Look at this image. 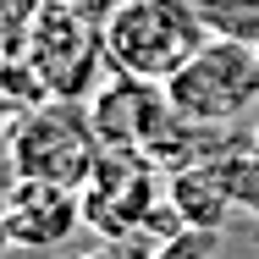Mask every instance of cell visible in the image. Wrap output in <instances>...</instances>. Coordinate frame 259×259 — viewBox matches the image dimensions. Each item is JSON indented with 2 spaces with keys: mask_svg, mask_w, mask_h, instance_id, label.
<instances>
[{
  "mask_svg": "<svg viewBox=\"0 0 259 259\" xmlns=\"http://www.w3.org/2000/svg\"><path fill=\"white\" fill-rule=\"evenodd\" d=\"M94 116H83L77 100H45L28 110L22 121L6 127V160L11 177H39V182H61V188H89L100 149L94 144Z\"/></svg>",
  "mask_w": 259,
  "mask_h": 259,
  "instance_id": "2",
  "label": "cell"
},
{
  "mask_svg": "<svg viewBox=\"0 0 259 259\" xmlns=\"http://www.w3.org/2000/svg\"><path fill=\"white\" fill-rule=\"evenodd\" d=\"M45 100H55L45 72L28 61V55H0V127L22 121L28 110H39Z\"/></svg>",
  "mask_w": 259,
  "mask_h": 259,
  "instance_id": "8",
  "label": "cell"
},
{
  "mask_svg": "<svg viewBox=\"0 0 259 259\" xmlns=\"http://www.w3.org/2000/svg\"><path fill=\"white\" fill-rule=\"evenodd\" d=\"M171 209L182 215V226L193 232H215L232 209V182L226 171H209V165H188L171 177Z\"/></svg>",
  "mask_w": 259,
  "mask_h": 259,
  "instance_id": "7",
  "label": "cell"
},
{
  "mask_svg": "<svg viewBox=\"0 0 259 259\" xmlns=\"http://www.w3.org/2000/svg\"><path fill=\"white\" fill-rule=\"evenodd\" d=\"M66 6H72L77 17H89V22H94V17H110V11L121 6V0H66Z\"/></svg>",
  "mask_w": 259,
  "mask_h": 259,
  "instance_id": "10",
  "label": "cell"
},
{
  "mask_svg": "<svg viewBox=\"0 0 259 259\" xmlns=\"http://www.w3.org/2000/svg\"><path fill=\"white\" fill-rule=\"evenodd\" d=\"M6 248H17V243H11V226H6V209H0V254Z\"/></svg>",
  "mask_w": 259,
  "mask_h": 259,
  "instance_id": "11",
  "label": "cell"
},
{
  "mask_svg": "<svg viewBox=\"0 0 259 259\" xmlns=\"http://www.w3.org/2000/svg\"><path fill=\"white\" fill-rule=\"evenodd\" d=\"M100 55H105V33L89 28V17H77L66 0H50L39 17H33V33H28V61L45 72L55 100H77L94 89L100 77Z\"/></svg>",
  "mask_w": 259,
  "mask_h": 259,
  "instance_id": "4",
  "label": "cell"
},
{
  "mask_svg": "<svg viewBox=\"0 0 259 259\" xmlns=\"http://www.w3.org/2000/svg\"><path fill=\"white\" fill-rule=\"evenodd\" d=\"M149 209H155V193H149V165H144V155L105 144L100 165L89 177V193H83V226H100L105 237H121Z\"/></svg>",
  "mask_w": 259,
  "mask_h": 259,
  "instance_id": "5",
  "label": "cell"
},
{
  "mask_svg": "<svg viewBox=\"0 0 259 259\" xmlns=\"http://www.w3.org/2000/svg\"><path fill=\"white\" fill-rule=\"evenodd\" d=\"M160 94L177 105L193 127L232 121V116H243V110L259 100V45L204 39V50L193 55Z\"/></svg>",
  "mask_w": 259,
  "mask_h": 259,
  "instance_id": "3",
  "label": "cell"
},
{
  "mask_svg": "<svg viewBox=\"0 0 259 259\" xmlns=\"http://www.w3.org/2000/svg\"><path fill=\"white\" fill-rule=\"evenodd\" d=\"M193 11H199L209 39L259 45V0H193Z\"/></svg>",
  "mask_w": 259,
  "mask_h": 259,
  "instance_id": "9",
  "label": "cell"
},
{
  "mask_svg": "<svg viewBox=\"0 0 259 259\" xmlns=\"http://www.w3.org/2000/svg\"><path fill=\"white\" fill-rule=\"evenodd\" d=\"M6 226L17 248H55L83 226V188H61L39 177H17L6 199Z\"/></svg>",
  "mask_w": 259,
  "mask_h": 259,
  "instance_id": "6",
  "label": "cell"
},
{
  "mask_svg": "<svg viewBox=\"0 0 259 259\" xmlns=\"http://www.w3.org/2000/svg\"><path fill=\"white\" fill-rule=\"evenodd\" d=\"M100 33L110 72L155 83V89H165L209 39L193 0H121Z\"/></svg>",
  "mask_w": 259,
  "mask_h": 259,
  "instance_id": "1",
  "label": "cell"
}]
</instances>
